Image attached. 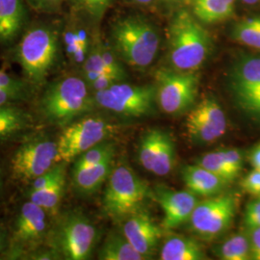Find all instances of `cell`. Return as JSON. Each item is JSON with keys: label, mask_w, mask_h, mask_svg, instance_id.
Masks as SVG:
<instances>
[{"label": "cell", "mask_w": 260, "mask_h": 260, "mask_svg": "<svg viewBox=\"0 0 260 260\" xmlns=\"http://www.w3.org/2000/svg\"><path fill=\"white\" fill-rule=\"evenodd\" d=\"M34 9L43 13H54L60 8L64 0H26Z\"/></svg>", "instance_id": "obj_37"}, {"label": "cell", "mask_w": 260, "mask_h": 260, "mask_svg": "<svg viewBox=\"0 0 260 260\" xmlns=\"http://www.w3.org/2000/svg\"><path fill=\"white\" fill-rule=\"evenodd\" d=\"M24 0H0V46L18 40L27 23Z\"/></svg>", "instance_id": "obj_16"}, {"label": "cell", "mask_w": 260, "mask_h": 260, "mask_svg": "<svg viewBox=\"0 0 260 260\" xmlns=\"http://www.w3.org/2000/svg\"><path fill=\"white\" fill-rule=\"evenodd\" d=\"M250 162L253 169L260 170V143L251 149L250 153Z\"/></svg>", "instance_id": "obj_41"}, {"label": "cell", "mask_w": 260, "mask_h": 260, "mask_svg": "<svg viewBox=\"0 0 260 260\" xmlns=\"http://www.w3.org/2000/svg\"><path fill=\"white\" fill-rule=\"evenodd\" d=\"M30 125L26 112L14 105L0 106V140L9 138Z\"/></svg>", "instance_id": "obj_24"}, {"label": "cell", "mask_w": 260, "mask_h": 260, "mask_svg": "<svg viewBox=\"0 0 260 260\" xmlns=\"http://www.w3.org/2000/svg\"><path fill=\"white\" fill-rule=\"evenodd\" d=\"M235 102L243 111L260 120V85L247 88H232Z\"/></svg>", "instance_id": "obj_29"}, {"label": "cell", "mask_w": 260, "mask_h": 260, "mask_svg": "<svg viewBox=\"0 0 260 260\" xmlns=\"http://www.w3.org/2000/svg\"><path fill=\"white\" fill-rule=\"evenodd\" d=\"M48 214L32 201L21 205L14 225L12 242L14 246L38 245L48 234Z\"/></svg>", "instance_id": "obj_13"}, {"label": "cell", "mask_w": 260, "mask_h": 260, "mask_svg": "<svg viewBox=\"0 0 260 260\" xmlns=\"http://www.w3.org/2000/svg\"><path fill=\"white\" fill-rule=\"evenodd\" d=\"M175 158H176L175 143L167 132H165L150 173L159 177L166 176L174 167Z\"/></svg>", "instance_id": "obj_27"}, {"label": "cell", "mask_w": 260, "mask_h": 260, "mask_svg": "<svg viewBox=\"0 0 260 260\" xmlns=\"http://www.w3.org/2000/svg\"><path fill=\"white\" fill-rule=\"evenodd\" d=\"M244 223L248 230L259 228L260 198H255L246 206L244 214Z\"/></svg>", "instance_id": "obj_34"}, {"label": "cell", "mask_w": 260, "mask_h": 260, "mask_svg": "<svg viewBox=\"0 0 260 260\" xmlns=\"http://www.w3.org/2000/svg\"><path fill=\"white\" fill-rule=\"evenodd\" d=\"M235 11V0H194V14L205 23H217L231 19Z\"/></svg>", "instance_id": "obj_20"}, {"label": "cell", "mask_w": 260, "mask_h": 260, "mask_svg": "<svg viewBox=\"0 0 260 260\" xmlns=\"http://www.w3.org/2000/svg\"><path fill=\"white\" fill-rule=\"evenodd\" d=\"M112 40L119 55L131 67L148 68L157 55L158 32L143 18L127 17L118 20L112 28Z\"/></svg>", "instance_id": "obj_4"}, {"label": "cell", "mask_w": 260, "mask_h": 260, "mask_svg": "<svg viewBox=\"0 0 260 260\" xmlns=\"http://www.w3.org/2000/svg\"><path fill=\"white\" fill-rule=\"evenodd\" d=\"M75 7L90 19H102L111 6L113 0H73Z\"/></svg>", "instance_id": "obj_32"}, {"label": "cell", "mask_w": 260, "mask_h": 260, "mask_svg": "<svg viewBox=\"0 0 260 260\" xmlns=\"http://www.w3.org/2000/svg\"><path fill=\"white\" fill-rule=\"evenodd\" d=\"M121 233L145 259L153 255L162 236V231L149 214L139 210L124 220Z\"/></svg>", "instance_id": "obj_14"}, {"label": "cell", "mask_w": 260, "mask_h": 260, "mask_svg": "<svg viewBox=\"0 0 260 260\" xmlns=\"http://www.w3.org/2000/svg\"><path fill=\"white\" fill-rule=\"evenodd\" d=\"M223 158L228 165L233 169L236 175H239L243 168L244 156L241 150L236 149H223L221 150Z\"/></svg>", "instance_id": "obj_36"}, {"label": "cell", "mask_w": 260, "mask_h": 260, "mask_svg": "<svg viewBox=\"0 0 260 260\" xmlns=\"http://www.w3.org/2000/svg\"><path fill=\"white\" fill-rule=\"evenodd\" d=\"M242 189L254 198H260V170L253 169L241 180Z\"/></svg>", "instance_id": "obj_35"}, {"label": "cell", "mask_w": 260, "mask_h": 260, "mask_svg": "<svg viewBox=\"0 0 260 260\" xmlns=\"http://www.w3.org/2000/svg\"><path fill=\"white\" fill-rule=\"evenodd\" d=\"M25 98H26L25 95L20 94V93H13V92L0 90V106L12 105L13 103L21 101V100H23Z\"/></svg>", "instance_id": "obj_40"}, {"label": "cell", "mask_w": 260, "mask_h": 260, "mask_svg": "<svg viewBox=\"0 0 260 260\" xmlns=\"http://www.w3.org/2000/svg\"><path fill=\"white\" fill-rule=\"evenodd\" d=\"M60 162L57 141L36 136L22 143L14 153L12 174L18 180L31 182Z\"/></svg>", "instance_id": "obj_10"}, {"label": "cell", "mask_w": 260, "mask_h": 260, "mask_svg": "<svg viewBox=\"0 0 260 260\" xmlns=\"http://www.w3.org/2000/svg\"><path fill=\"white\" fill-rule=\"evenodd\" d=\"M164 134L165 132L163 130H149L143 136L140 142L138 153L140 163L145 170L149 172H151L154 159L157 155L158 149Z\"/></svg>", "instance_id": "obj_26"}, {"label": "cell", "mask_w": 260, "mask_h": 260, "mask_svg": "<svg viewBox=\"0 0 260 260\" xmlns=\"http://www.w3.org/2000/svg\"><path fill=\"white\" fill-rule=\"evenodd\" d=\"M166 1H173V0H166Z\"/></svg>", "instance_id": "obj_46"}, {"label": "cell", "mask_w": 260, "mask_h": 260, "mask_svg": "<svg viewBox=\"0 0 260 260\" xmlns=\"http://www.w3.org/2000/svg\"><path fill=\"white\" fill-rule=\"evenodd\" d=\"M94 103L108 111L128 117H144L155 109V86L113 84L109 88L93 93Z\"/></svg>", "instance_id": "obj_7"}, {"label": "cell", "mask_w": 260, "mask_h": 260, "mask_svg": "<svg viewBox=\"0 0 260 260\" xmlns=\"http://www.w3.org/2000/svg\"><path fill=\"white\" fill-rule=\"evenodd\" d=\"M156 199L164 214L162 225L165 230L177 229L189 222L199 203L197 196L188 190L174 191L159 188Z\"/></svg>", "instance_id": "obj_15"}, {"label": "cell", "mask_w": 260, "mask_h": 260, "mask_svg": "<svg viewBox=\"0 0 260 260\" xmlns=\"http://www.w3.org/2000/svg\"><path fill=\"white\" fill-rule=\"evenodd\" d=\"M93 104V95L84 78L71 75L47 86L40 102V110L46 121L65 127L89 111Z\"/></svg>", "instance_id": "obj_3"}, {"label": "cell", "mask_w": 260, "mask_h": 260, "mask_svg": "<svg viewBox=\"0 0 260 260\" xmlns=\"http://www.w3.org/2000/svg\"><path fill=\"white\" fill-rule=\"evenodd\" d=\"M50 248L68 260L88 259L98 239V231L84 215L72 212L64 215L48 233Z\"/></svg>", "instance_id": "obj_6"}, {"label": "cell", "mask_w": 260, "mask_h": 260, "mask_svg": "<svg viewBox=\"0 0 260 260\" xmlns=\"http://www.w3.org/2000/svg\"><path fill=\"white\" fill-rule=\"evenodd\" d=\"M260 85V56H243L231 72L232 88H247Z\"/></svg>", "instance_id": "obj_22"}, {"label": "cell", "mask_w": 260, "mask_h": 260, "mask_svg": "<svg viewBox=\"0 0 260 260\" xmlns=\"http://www.w3.org/2000/svg\"><path fill=\"white\" fill-rule=\"evenodd\" d=\"M186 129L193 142L211 144L225 134L226 115L215 99L205 98L189 112Z\"/></svg>", "instance_id": "obj_12"}, {"label": "cell", "mask_w": 260, "mask_h": 260, "mask_svg": "<svg viewBox=\"0 0 260 260\" xmlns=\"http://www.w3.org/2000/svg\"><path fill=\"white\" fill-rule=\"evenodd\" d=\"M251 245V259L260 260V226L248 230Z\"/></svg>", "instance_id": "obj_39"}, {"label": "cell", "mask_w": 260, "mask_h": 260, "mask_svg": "<svg viewBox=\"0 0 260 260\" xmlns=\"http://www.w3.org/2000/svg\"><path fill=\"white\" fill-rule=\"evenodd\" d=\"M137 4H141V5H149L151 4L154 0H131Z\"/></svg>", "instance_id": "obj_43"}, {"label": "cell", "mask_w": 260, "mask_h": 260, "mask_svg": "<svg viewBox=\"0 0 260 260\" xmlns=\"http://www.w3.org/2000/svg\"><path fill=\"white\" fill-rule=\"evenodd\" d=\"M114 145L108 142H102L101 144L86 150L75 160L74 170H80L92 167L105 160L106 158L114 156Z\"/></svg>", "instance_id": "obj_31"}, {"label": "cell", "mask_w": 260, "mask_h": 260, "mask_svg": "<svg viewBox=\"0 0 260 260\" xmlns=\"http://www.w3.org/2000/svg\"><path fill=\"white\" fill-rule=\"evenodd\" d=\"M254 19H255V22H256V25H257V27H258V30H259L260 35V17H255Z\"/></svg>", "instance_id": "obj_45"}, {"label": "cell", "mask_w": 260, "mask_h": 260, "mask_svg": "<svg viewBox=\"0 0 260 260\" xmlns=\"http://www.w3.org/2000/svg\"><path fill=\"white\" fill-rule=\"evenodd\" d=\"M242 2H244L245 4H248V5H254V4L258 3L259 0H242Z\"/></svg>", "instance_id": "obj_44"}, {"label": "cell", "mask_w": 260, "mask_h": 260, "mask_svg": "<svg viewBox=\"0 0 260 260\" xmlns=\"http://www.w3.org/2000/svg\"><path fill=\"white\" fill-rule=\"evenodd\" d=\"M236 211L237 200L234 196L209 197L198 203L189 221L190 226L201 238L215 239L231 226Z\"/></svg>", "instance_id": "obj_11"}, {"label": "cell", "mask_w": 260, "mask_h": 260, "mask_svg": "<svg viewBox=\"0 0 260 260\" xmlns=\"http://www.w3.org/2000/svg\"><path fill=\"white\" fill-rule=\"evenodd\" d=\"M120 81H121V80H120L119 78H117L113 75L105 74V75H101L100 77H98L94 81L89 84L88 86L91 90H93V93H95V92H99V91L105 90V89H107V88L112 86L113 84L120 82Z\"/></svg>", "instance_id": "obj_38"}, {"label": "cell", "mask_w": 260, "mask_h": 260, "mask_svg": "<svg viewBox=\"0 0 260 260\" xmlns=\"http://www.w3.org/2000/svg\"><path fill=\"white\" fill-rule=\"evenodd\" d=\"M60 33L54 26L39 24L28 28L16 48V61L28 82L41 85L55 67Z\"/></svg>", "instance_id": "obj_2"}, {"label": "cell", "mask_w": 260, "mask_h": 260, "mask_svg": "<svg viewBox=\"0 0 260 260\" xmlns=\"http://www.w3.org/2000/svg\"><path fill=\"white\" fill-rule=\"evenodd\" d=\"M0 90L13 93L28 94V85L25 81L0 71Z\"/></svg>", "instance_id": "obj_33"}, {"label": "cell", "mask_w": 260, "mask_h": 260, "mask_svg": "<svg viewBox=\"0 0 260 260\" xmlns=\"http://www.w3.org/2000/svg\"><path fill=\"white\" fill-rule=\"evenodd\" d=\"M217 256L222 260L251 259V245L248 235L234 234L217 249Z\"/></svg>", "instance_id": "obj_25"}, {"label": "cell", "mask_w": 260, "mask_h": 260, "mask_svg": "<svg viewBox=\"0 0 260 260\" xmlns=\"http://www.w3.org/2000/svg\"><path fill=\"white\" fill-rule=\"evenodd\" d=\"M156 101L169 115H180L194 105L199 90L195 72L161 69L156 73Z\"/></svg>", "instance_id": "obj_8"}, {"label": "cell", "mask_w": 260, "mask_h": 260, "mask_svg": "<svg viewBox=\"0 0 260 260\" xmlns=\"http://www.w3.org/2000/svg\"><path fill=\"white\" fill-rule=\"evenodd\" d=\"M102 260H144L122 233H112L106 237L99 252Z\"/></svg>", "instance_id": "obj_23"}, {"label": "cell", "mask_w": 260, "mask_h": 260, "mask_svg": "<svg viewBox=\"0 0 260 260\" xmlns=\"http://www.w3.org/2000/svg\"><path fill=\"white\" fill-rule=\"evenodd\" d=\"M149 195V184L126 165L111 171L103 195L104 212L115 221H124L141 210Z\"/></svg>", "instance_id": "obj_5"}, {"label": "cell", "mask_w": 260, "mask_h": 260, "mask_svg": "<svg viewBox=\"0 0 260 260\" xmlns=\"http://www.w3.org/2000/svg\"><path fill=\"white\" fill-rule=\"evenodd\" d=\"M115 131L116 126L113 123L98 117L72 121L66 125L57 140L61 161H75L86 150L106 141Z\"/></svg>", "instance_id": "obj_9"}, {"label": "cell", "mask_w": 260, "mask_h": 260, "mask_svg": "<svg viewBox=\"0 0 260 260\" xmlns=\"http://www.w3.org/2000/svg\"><path fill=\"white\" fill-rule=\"evenodd\" d=\"M182 178L188 191L206 198L221 194L228 185L221 177L199 164L184 168Z\"/></svg>", "instance_id": "obj_17"}, {"label": "cell", "mask_w": 260, "mask_h": 260, "mask_svg": "<svg viewBox=\"0 0 260 260\" xmlns=\"http://www.w3.org/2000/svg\"><path fill=\"white\" fill-rule=\"evenodd\" d=\"M212 42L200 20L188 11L176 14L168 30L169 59L180 72H196L210 54Z\"/></svg>", "instance_id": "obj_1"}, {"label": "cell", "mask_w": 260, "mask_h": 260, "mask_svg": "<svg viewBox=\"0 0 260 260\" xmlns=\"http://www.w3.org/2000/svg\"><path fill=\"white\" fill-rule=\"evenodd\" d=\"M66 188V174L58 177L51 184L37 191H28L30 201L41 206L49 216H56L62 200L64 198Z\"/></svg>", "instance_id": "obj_21"}, {"label": "cell", "mask_w": 260, "mask_h": 260, "mask_svg": "<svg viewBox=\"0 0 260 260\" xmlns=\"http://www.w3.org/2000/svg\"><path fill=\"white\" fill-rule=\"evenodd\" d=\"M233 41L238 44L260 50L259 30L254 18L242 19L233 28Z\"/></svg>", "instance_id": "obj_28"}, {"label": "cell", "mask_w": 260, "mask_h": 260, "mask_svg": "<svg viewBox=\"0 0 260 260\" xmlns=\"http://www.w3.org/2000/svg\"><path fill=\"white\" fill-rule=\"evenodd\" d=\"M198 164L221 177L228 184L232 183L238 177V175H236L225 162L221 150L205 153L198 161Z\"/></svg>", "instance_id": "obj_30"}, {"label": "cell", "mask_w": 260, "mask_h": 260, "mask_svg": "<svg viewBox=\"0 0 260 260\" xmlns=\"http://www.w3.org/2000/svg\"><path fill=\"white\" fill-rule=\"evenodd\" d=\"M4 247H5V234L0 229V252L3 251Z\"/></svg>", "instance_id": "obj_42"}, {"label": "cell", "mask_w": 260, "mask_h": 260, "mask_svg": "<svg viewBox=\"0 0 260 260\" xmlns=\"http://www.w3.org/2000/svg\"><path fill=\"white\" fill-rule=\"evenodd\" d=\"M161 260L207 259L202 245L194 238L185 236H170L160 250Z\"/></svg>", "instance_id": "obj_18"}, {"label": "cell", "mask_w": 260, "mask_h": 260, "mask_svg": "<svg viewBox=\"0 0 260 260\" xmlns=\"http://www.w3.org/2000/svg\"><path fill=\"white\" fill-rule=\"evenodd\" d=\"M113 157L106 158L92 167L73 170V183L75 189L82 194H92L98 191L111 174Z\"/></svg>", "instance_id": "obj_19"}]
</instances>
